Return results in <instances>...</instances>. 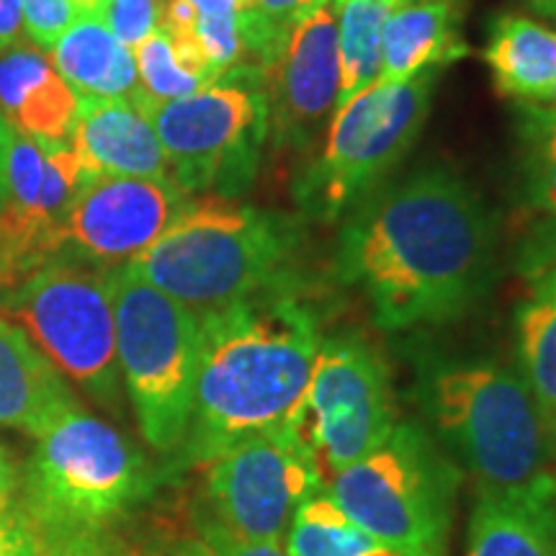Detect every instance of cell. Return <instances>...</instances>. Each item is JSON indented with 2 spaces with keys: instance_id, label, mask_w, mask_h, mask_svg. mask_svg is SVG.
Wrapping results in <instances>:
<instances>
[{
  "instance_id": "obj_1",
  "label": "cell",
  "mask_w": 556,
  "mask_h": 556,
  "mask_svg": "<svg viewBox=\"0 0 556 556\" xmlns=\"http://www.w3.org/2000/svg\"><path fill=\"white\" fill-rule=\"evenodd\" d=\"M336 274L387 332L467 315L497 278V222L448 168L381 184L345 214Z\"/></svg>"
},
{
  "instance_id": "obj_2",
  "label": "cell",
  "mask_w": 556,
  "mask_h": 556,
  "mask_svg": "<svg viewBox=\"0 0 556 556\" xmlns=\"http://www.w3.org/2000/svg\"><path fill=\"white\" fill-rule=\"evenodd\" d=\"M191 422L173 456L206 467L248 438L289 426L307 397L323 332L296 281L199 317Z\"/></svg>"
},
{
  "instance_id": "obj_3",
  "label": "cell",
  "mask_w": 556,
  "mask_h": 556,
  "mask_svg": "<svg viewBox=\"0 0 556 556\" xmlns=\"http://www.w3.org/2000/svg\"><path fill=\"white\" fill-rule=\"evenodd\" d=\"M415 400L477 495L556 503V435L518 368L484 356H426Z\"/></svg>"
},
{
  "instance_id": "obj_4",
  "label": "cell",
  "mask_w": 556,
  "mask_h": 556,
  "mask_svg": "<svg viewBox=\"0 0 556 556\" xmlns=\"http://www.w3.org/2000/svg\"><path fill=\"white\" fill-rule=\"evenodd\" d=\"M155 482L148 456L78 402L21 464L13 513L52 556H119L111 531L155 492Z\"/></svg>"
},
{
  "instance_id": "obj_5",
  "label": "cell",
  "mask_w": 556,
  "mask_h": 556,
  "mask_svg": "<svg viewBox=\"0 0 556 556\" xmlns=\"http://www.w3.org/2000/svg\"><path fill=\"white\" fill-rule=\"evenodd\" d=\"M296 250L294 219L208 201L186 206L127 268L201 317L296 281Z\"/></svg>"
},
{
  "instance_id": "obj_6",
  "label": "cell",
  "mask_w": 556,
  "mask_h": 556,
  "mask_svg": "<svg viewBox=\"0 0 556 556\" xmlns=\"http://www.w3.org/2000/svg\"><path fill=\"white\" fill-rule=\"evenodd\" d=\"M456 462L417 422L330 477L328 492L368 539L407 556H446L454 528Z\"/></svg>"
},
{
  "instance_id": "obj_7",
  "label": "cell",
  "mask_w": 556,
  "mask_h": 556,
  "mask_svg": "<svg viewBox=\"0 0 556 556\" xmlns=\"http://www.w3.org/2000/svg\"><path fill=\"white\" fill-rule=\"evenodd\" d=\"M122 384L139 433L157 454H176L191 422L201 353L199 315L131 274L109 270Z\"/></svg>"
},
{
  "instance_id": "obj_8",
  "label": "cell",
  "mask_w": 556,
  "mask_h": 556,
  "mask_svg": "<svg viewBox=\"0 0 556 556\" xmlns=\"http://www.w3.org/2000/svg\"><path fill=\"white\" fill-rule=\"evenodd\" d=\"M0 315L101 409L122 413V371L109 270L54 255L0 287Z\"/></svg>"
},
{
  "instance_id": "obj_9",
  "label": "cell",
  "mask_w": 556,
  "mask_h": 556,
  "mask_svg": "<svg viewBox=\"0 0 556 556\" xmlns=\"http://www.w3.org/2000/svg\"><path fill=\"white\" fill-rule=\"evenodd\" d=\"M131 101L155 129L178 189H219L225 197L248 189L268 137L266 83L258 67L227 70L184 99L155 101L137 88Z\"/></svg>"
},
{
  "instance_id": "obj_10",
  "label": "cell",
  "mask_w": 556,
  "mask_h": 556,
  "mask_svg": "<svg viewBox=\"0 0 556 556\" xmlns=\"http://www.w3.org/2000/svg\"><path fill=\"white\" fill-rule=\"evenodd\" d=\"M438 70L402 83L374 80L336 111L323 155L294 184L307 217L336 222L384 184L426 127Z\"/></svg>"
},
{
  "instance_id": "obj_11",
  "label": "cell",
  "mask_w": 556,
  "mask_h": 556,
  "mask_svg": "<svg viewBox=\"0 0 556 556\" xmlns=\"http://www.w3.org/2000/svg\"><path fill=\"white\" fill-rule=\"evenodd\" d=\"M323 484V464L294 417L208 462L201 510L242 539L283 546L296 507Z\"/></svg>"
},
{
  "instance_id": "obj_12",
  "label": "cell",
  "mask_w": 556,
  "mask_h": 556,
  "mask_svg": "<svg viewBox=\"0 0 556 556\" xmlns=\"http://www.w3.org/2000/svg\"><path fill=\"white\" fill-rule=\"evenodd\" d=\"M296 417L325 477L381 446L397 415L389 368L377 348L358 336H323Z\"/></svg>"
},
{
  "instance_id": "obj_13",
  "label": "cell",
  "mask_w": 556,
  "mask_h": 556,
  "mask_svg": "<svg viewBox=\"0 0 556 556\" xmlns=\"http://www.w3.org/2000/svg\"><path fill=\"white\" fill-rule=\"evenodd\" d=\"M189 206L173 178L90 176L60 225V253L101 270L127 266Z\"/></svg>"
},
{
  "instance_id": "obj_14",
  "label": "cell",
  "mask_w": 556,
  "mask_h": 556,
  "mask_svg": "<svg viewBox=\"0 0 556 556\" xmlns=\"http://www.w3.org/2000/svg\"><path fill=\"white\" fill-rule=\"evenodd\" d=\"M268 135L307 150L336 116L340 93L338 16L332 0H317L289 34L287 47L263 73Z\"/></svg>"
},
{
  "instance_id": "obj_15",
  "label": "cell",
  "mask_w": 556,
  "mask_h": 556,
  "mask_svg": "<svg viewBox=\"0 0 556 556\" xmlns=\"http://www.w3.org/2000/svg\"><path fill=\"white\" fill-rule=\"evenodd\" d=\"M70 144L96 176L170 178L155 129L131 99H80Z\"/></svg>"
},
{
  "instance_id": "obj_16",
  "label": "cell",
  "mask_w": 556,
  "mask_h": 556,
  "mask_svg": "<svg viewBox=\"0 0 556 556\" xmlns=\"http://www.w3.org/2000/svg\"><path fill=\"white\" fill-rule=\"evenodd\" d=\"M80 96L52 60L24 39L0 54V109L18 135L39 144H70Z\"/></svg>"
},
{
  "instance_id": "obj_17",
  "label": "cell",
  "mask_w": 556,
  "mask_h": 556,
  "mask_svg": "<svg viewBox=\"0 0 556 556\" xmlns=\"http://www.w3.org/2000/svg\"><path fill=\"white\" fill-rule=\"evenodd\" d=\"M78 402L60 368L16 323L0 315V426L39 438Z\"/></svg>"
},
{
  "instance_id": "obj_18",
  "label": "cell",
  "mask_w": 556,
  "mask_h": 556,
  "mask_svg": "<svg viewBox=\"0 0 556 556\" xmlns=\"http://www.w3.org/2000/svg\"><path fill=\"white\" fill-rule=\"evenodd\" d=\"M467 52L458 37V0H397L381 31L379 83H402Z\"/></svg>"
},
{
  "instance_id": "obj_19",
  "label": "cell",
  "mask_w": 556,
  "mask_h": 556,
  "mask_svg": "<svg viewBox=\"0 0 556 556\" xmlns=\"http://www.w3.org/2000/svg\"><path fill=\"white\" fill-rule=\"evenodd\" d=\"M50 52L54 70L80 99H131L139 88L131 47L96 13H80Z\"/></svg>"
},
{
  "instance_id": "obj_20",
  "label": "cell",
  "mask_w": 556,
  "mask_h": 556,
  "mask_svg": "<svg viewBox=\"0 0 556 556\" xmlns=\"http://www.w3.org/2000/svg\"><path fill=\"white\" fill-rule=\"evenodd\" d=\"M484 60L500 93L533 103L556 80V31L533 18L503 13L490 26Z\"/></svg>"
},
{
  "instance_id": "obj_21",
  "label": "cell",
  "mask_w": 556,
  "mask_h": 556,
  "mask_svg": "<svg viewBox=\"0 0 556 556\" xmlns=\"http://www.w3.org/2000/svg\"><path fill=\"white\" fill-rule=\"evenodd\" d=\"M464 556H556V503L477 495Z\"/></svg>"
},
{
  "instance_id": "obj_22",
  "label": "cell",
  "mask_w": 556,
  "mask_h": 556,
  "mask_svg": "<svg viewBox=\"0 0 556 556\" xmlns=\"http://www.w3.org/2000/svg\"><path fill=\"white\" fill-rule=\"evenodd\" d=\"M397 0H332L338 16V109L379 78L381 31ZM336 109V111H338Z\"/></svg>"
},
{
  "instance_id": "obj_23",
  "label": "cell",
  "mask_w": 556,
  "mask_h": 556,
  "mask_svg": "<svg viewBox=\"0 0 556 556\" xmlns=\"http://www.w3.org/2000/svg\"><path fill=\"white\" fill-rule=\"evenodd\" d=\"M520 201L539 225L556 227V109L518 103Z\"/></svg>"
},
{
  "instance_id": "obj_24",
  "label": "cell",
  "mask_w": 556,
  "mask_h": 556,
  "mask_svg": "<svg viewBox=\"0 0 556 556\" xmlns=\"http://www.w3.org/2000/svg\"><path fill=\"white\" fill-rule=\"evenodd\" d=\"M518 374L556 435V302L528 296L516 309Z\"/></svg>"
},
{
  "instance_id": "obj_25",
  "label": "cell",
  "mask_w": 556,
  "mask_h": 556,
  "mask_svg": "<svg viewBox=\"0 0 556 556\" xmlns=\"http://www.w3.org/2000/svg\"><path fill=\"white\" fill-rule=\"evenodd\" d=\"M377 541L368 539L351 518L340 510L328 490H319L296 507L283 539L289 556H361Z\"/></svg>"
},
{
  "instance_id": "obj_26",
  "label": "cell",
  "mask_w": 556,
  "mask_h": 556,
  "mask_svg": "<svg viewBox=\"0 0 556 556\" xmlns=\"http://www.w3.org/2000/svg\"><path fill=\"white\" fill-rule=\"evenodd\" d=\"M315 3L317 0H240L242 65L266 73L287 47L289 34Z\"/></svg>"
},
{
  "instance_id": "obj_27",
  "label": "cell",
  "mask_w": 556,
  "mask_h": 556,
  "mask_svg": "<svg viewBox=\"0 0 556 556\" xmlns=\"http://www.w3.org/2000/svg\"><path fill=\"white\" fill-rule=\"evenodd\" d=\"M137 65L139 90L155 101H173L197 93L206 83L197 78L178 58L176 47L163 29L150 31L142 41L131 47Z\"/></svg>"
},
{
  "instance_id": "obj_28",
  "label": "cell",
  "mask_w": 556,
  "mask_h": 556,
  "mask_svg": "<svg viewBox=\"0 0 556 556\" xmlns=\"http://www.w3.org/2000/svg\"><path fill=\"white\" fill-rule=\"evenodd\" d=\"M178 556H289L283 546L242 539L217 523L208 513L197 510L193 531L184 539Z\"/></svg>"
},
{
  "instance_id": "obj_29",
  "label": "cell",
  "mask_w": 556,
  "mask_h": 556,
  "mask_svg": "<svg viewBox=\"0 0 556 556\" xmlns=\"http://www.w3.org/2000/svg\"><path fill=\"white\" fill-rule=\"evenodd\" d=\"M516 268L526 278L531 296L556 302V227L533 222L518 242Z\"/></svg>"
},
{
  "instance_id": "obj_30",
  "label": "cell",
  "mask_w": 556,
  "mask_h": 556,
  "mask_svg": "<svg viewBox=\"0 0 556 556\" xmlns=\"http://www.w3.org/2000/svg\"><path fill=\"white\" fill-rule=\"evenodd\" d=\"M24 31L39 50H52L80 16L73 0H18Z\"/></svg>"
},
{
  "instance_id": "obj_31",
  "label": "cell",
  "mask_w": 556,
  "mask_h": 556,
  "mask_svg": "<svg viewBox=\"0 0 556 556\" xmlns=\"http://www.w3.org/2000/svg\"><path fill=\"white\" fill-rule=\"evenodd\" d=\"M109 31L127 47H135L157 29L160 0H101L96 11Z\"/></svg>"
},
{
  "instance_id": "obj_32",
  "label": "cell",
  "mask_w": 556,
  "mask_h": 556,
  "mask_svg": "<svg viewBox=\"0 0 556 556\" xmlns=\"http://www.w3.org/2000/svg\"><path fill=\"white\" fill-rule=\"evenodd\" d=\"M0 556H52V552L34 536L16 513H11L0 520Z\"/></svg>"
},
{
  "instance_id": "obj_33",
  "label": "cell",
  "mask_w": 556,
  "mask_h": 556,
  "mask_svg": "<svg viewBox=\"0 0 556 556\" xmlns=\"http://www.w3.org/2000/svg\"><path fill=\"white\" fill-rule=\"evenodd\" d=\"M21 490V462L11 448L0 443V520H5L16 510Z\"/></svg>"
},
{
  "instance_id": "obj_34",
  "label": "cell",
  "mask_w": 556,
  "mask_h": 556,
  "mask_svg": "<svg viewBox=\"0 0 556 556\" xmlns=\"http://www.w3.org/2000/svg\"><path fill=\"white\" fill-rule=\"evenodd\" d=\"M21 31H24V18H21L18 0H0V54L18 45Z\"/></svg>"
},
{
  "instance_id": "obj_35",
  "label": "cell",
  "mask_w": 556,
  "mask_h": 556,
  "mask_svg": "<svg viewBox=\"0 0 556 556\" xmlns=\"http://www.w3.org/2000/svg\"><path fill=\"white\" fill-rule=\"evenodd\" d=\"M13 144V127L5 119L3 109H0V204L5 199V176H9V155Z\"/></svg>"
},
{
  "instance_id": "obj_36",
  "label": "cell",
  "mask_w": 556,
  "mask_h": 556,
  "mask_svg": "<svg viewBox=\"0 0 556 556\" xmlns=\"http://www.w3.org/2000/svg\"><path fill=\"white\" fill-rule=\"evenodd\" d=\"M13 261H11V253H9V242H5V232H3V222H0V287L3 283L13 281Z\"/></svg>"
},
{
  "instance_id": "obj_37",
  "label": "cell",
  "mask_w": 556,
  "mask_h": 556,
  "mask_svg": "<svg viewBox=\"0 0 556 556\" xmlns=\"http://www.w3.org/2000/svg\"><path fill=\"white\" fill-rule=\"evenodd\" d=\"M528 3H531L539 13H544V16L556 18V0H528Z\"/></svg>"
},
{
  "instance_id": "obj_38",
  "label": "cell",
  "mask_w": 556,
  "mask_h": 556,
  "mask_svg": "<svg viewBox=\"0 0 556 556\" xmlns=\"http://www.w3.org/2000/svg\"><path fill=\"white\" fill-rule=\"evenodd\" d=\"M361 556H407V554L397 552V548H389V546L374 544L371 548H368V552H364V554H361Z\"/></svg>"
},
{
  "instance_id": "obj_39",
  "label": "cell",
  "mask_w": 556,
  "mask_h": 556,
  "mask_svg": "<svg viewBox=\"0 0 556 556\" xmlns=\"http://www.w3.org/2000/svg\"><path fill=\"white\" fill-rule=\"evenodd\" d=\"M533 103H539V106H548V109H556V80H554V86L546 90L544 96H541L539 101H533Z\"/></svg>"
},
{
  "instance_id": "obj_40",
  "label": "cell",
  "mask_w": 556,
  "mask_h": 556,
  "mask_svg": "<svg viewBox=\"0 0 556 556\" xmlns=\"http://www.w3.org/2000/svg\"><path fill=\"white\" fill-rule=\"evenodd\" d=\"M73 3L78 5L80 13H96V11H99L101 0H73Z\"/></svg>"
}]
</instances>
